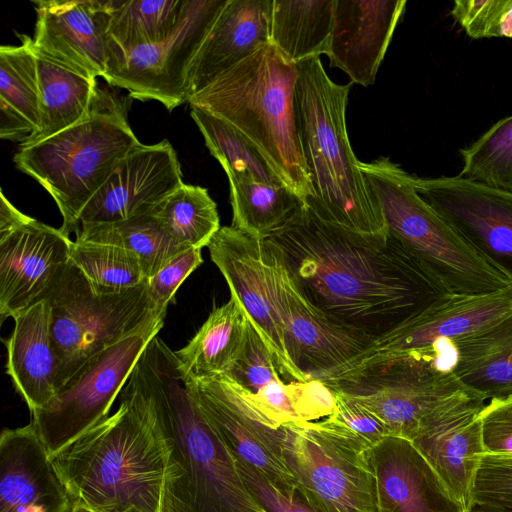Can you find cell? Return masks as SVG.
Segmentation results:
<instances>
[{
	"label": "cell",
	"instance_id": "obj_1",
	"mask_svg": "<svg viewBox=\"0 0 512 512\" xmlns=\"http://www.w3.org/2000/svg\"><path fill=\"white\" fill-rule=\"evenodd\" d=\"M264 241L315 309L371 340L449 295L390 233L346 230L305 204Z\"/></svg>",
	"mask_w": 512,
	"mask_h": 512
},
{
	"label": "cell",
	"instance_id": "obj_2",
	"mask_svg": "<svg viewBox=\"0 0 512 512\" xmlns=\"http://www.w3.org/2000/svg\"><path fill=\"white\" fill-rule=\"evenodd\" d=\"M110 416L53 455L69 492L95 512H176L184 473L137 363Z\"/></svg>",
	"mask_w": 512,
	"mask_h": 512
},
{
	"label": "cell",
	"instance_id": "obj_3",
	"mask_svg": "<svg viewBox=\"0 0 512 512\" xmlns=\"http://www.w3.org/2000/svg\"><path fill=\"white\" fill-rule=\"evenodd\" d=\"M296 105L304 162L312 185L305 203L323 220L364 235L389 233L348 137L346 108L353 83L338 84L320 58L297 64Z\"/></svg>",
	"mask_w": 512,
	"mask_h": 512
},
{
	"label": "cell",
	"instance_id": "obj_4",
	"mask_svg": "<svg viewBox=\"0 0 512 512\" xmlns=\"http://www.w3.org/2000/svg\"><path fill=\"white\" fill-rule=\"evenodd\" d=\"M297 80V64L266 43L192 95L188 103L243 134L305 204L312 197V185L299 136Z\"/></svg>",
	"mask_w": 512,
	"mask_h": 512
},
{
	"label": "cell",
	"instance_id": "obj_5",
	"mask_svg": "<svg viewBox=\"0 0 512 512\" xmlns=\"http://www.w3.org/2000/svg\"><path fill=\"white\" fill-rule=\"evenodd\" d=\"M137 365L184 473L176 512H268L192 397L175 352L157 335Z\"/></svg>",
	"mask_w": 512,
	"mask_h": 512
},
{
	"label": "cell",
	"instance_id": "obj_6",
	"mask_svg": "<svg viewBox=\"0 0 512 512\" xmlns=\"http://www.w3.org/2000/svg\"><path fill=\"white\" fill-rule=\"evenodd\" d=\"M140 144L124 103L97 87L88 114L71 127L34 145L19 148L13 161L54 199L70 235L80 215L120 160Z\"/></svg>",
	"mask_w": 512,
	"mask_h": 512
},
{
	"label": "cell",
	"instance_id": "obj_7",
	"mask_svg": "<svg viewBox=\"0 0 512 512\" xmlns=\"http://www.w3.org/2000/svg\"><path fill=\"white\" fill-rule=\"evenodd\" d=\"M359 167L389 233L449 294L483 295L512 284L417 193L400 165L380 157L359 160Z\"/></svg>",
	"mask_w": 512,
	"mask_h": 512
},
{
	"label": "cell",
	"instance_id": "obj_8",
	"mask_svg": "<svg viewBox=\"0 0 512 512\" xmlns=\"http://www.w3.org/2000/svg\"><path fill=\"white\" fill-rule=\"evenodd\" d=\"M51 306V335L58 358L57 392L93 356L154 315L147 281L114 294H98L71 263L44 297Z\"/></svg>",
	"mask_w": 512,
	"mask_h": 512
},
{
	"label": "cell",
	"instance_id": "obj_9",
	"mask_svg": "<svg viewBox=\"0 0 512 512\" xmlns=\"http://www.w3.org/2000/svg\"><path fill=\"white\" fill-rule=\"evenodd\" d=\"M370 448L328 417L284 426L296 494L317 512H375Z\"/></svg>",
	"mask_w": 512,
	"mask_h": 512
},
{
	"label": "cell",
	"instance_id": "obj_10",
	"mask_svg": "<svg viewBox=\"0 0 512 512\" xmlns=\"http://www.w3.org/2000/svg\"><path fill=\"white\" fill-rule=\"evenodd\" d=\"M166 312L154 315L133 332L91 359L42 409L31 423L50 457L108 417L137 361L164 324Z\"/></svg>",
	"mask_w": 512,
	"mask_h": 512
},
{
	"label": "cell",
	"instance_id": "obj_11",
	"mask_svg": "<svg viewBox=\"0 0 512 512\" xmlns=\"http://www.w3.org/2000/svg\"><path fill=\"white\" fill-rule=\"evenodd\" d=\"M227 0H186L174 31L163 41L109 53L105 81L132 99L155 100L168 111L188 101L190 65Z\"/></svg>",
	"mask_w": 512,
	"mask_h": 512
},
{
	"label": "cell",
	"instance_id": "obj_12",
	"mask_svg": "<svg viewBox=\"0 0 512 512\" xmlns=\"http://www.w3.org/2000/svg\"><path fill=\"white\" fill-rule=\"evenodd\" d=\"M184 380L229 453L250 465L285 495L296 494L294 478L282 451L284 426L271 420L225 374Z\"/></svg>",
	"mask_w": 512,
	"mask_h": 512
},
{
	"label": "cell",
	"instance_id": "obj_13",
	"mask_svg": "<svg viewBox=\"0 0 512 512\" xmlns=\"http://www.w3.org/2000/svg\"><path fill=\"white\" fill-rule=\"evenodd\" d=\"M208 249L234 297L274 355L282 374L291 381L309 380L293 363L286 345L274 278L272 253L260 239L232 226L214 235Z\"/></svg>",
	"mask_w": 512,
	"mask_h": 512
},
{
	"label": "cell",
	"instance_id": "obj_14",
	"mask_svg": "<svg viewBox=\"0 0 512 512\" xmlns=\"http://www.w3.org/2000/svg\"><path fill=\"white\" fill-rule=\"evenodd\" d=\"M417 193L512 283V194L461 176L420 178Z\"/></svg>",
	"mask_w": 512,
	"mask_h": 512
},
{
	"label": "cell",
	"instance_id": "obj_15",
	"mask_svg": "<svg viewBox=\"0 0 512 512\" xmlns=\"http://www.w3.org/2000/svg\"><path fill=\"white\" fill-rule=\"evenodd\" d=\"M486 400L464 389L422 421L412 443L427 461L448 495L465 512L483 456L480 412Z\"/></svg>",
	"mask_w": 512,
	"mask_h": 512
},
{
	"label": "cell",
	"instance_id": "obj_16",
	"mask_svg": "<svg viewBox=\"0 0 512 512\" xmlns=\"http://www.w3.org/2000/svg\"><path fill=\"white\" fill-rule=\"evenodd\" d=\"M464 389L453 370L433 361H407L372 379L335 390L373 412L389 436L412 441L424 418Z\"/></svg>",
	"mask_w": 512,
	"mask_h": 512
},
{
	"label": "cell",
	"instance_id": "obj_17",
	"mask_svg": "<svg viewBox=\"0 0 512 512\" xmlns=\"http://www.w3.org/2000/svg\"><path fill=\"white\" fill-rule=\"evenodd\" d=\"M512 313V284L483 295H447L391 332L372 340L340 365L352 367L426 350L437 341H457L480 333Z\"/></svg>",
	"mask_w": 512,
	"mask_h": 512
},
{
	"label": "cell",
	"instance_id": "obj_18",
	"mask_svg": "<svg viewBox=\"0 0 512 512\" xmlns=\"http://www.w3.org/2000/svg\"><path fill=\"white\" fill-rule=\"evenodd\" d=\"M183 183L177 153L167 139L140 143L120 160L85 206L79 227L150 214Z\"/></svg>",
	"mask_w": 512,
	"mask_h": 512
},
{
	"label": "cell",
	"instance_id": "obj_19",
	"mask_svg": "<svg viewBox=\"0 0 512 512\" xmlns=\"http://www.w3.org/2000/svg\"><path fill=\"white\" fill-rule=\"evenodd\" d=\"M72 240L30 217L0 234V316L13 317L44 299L70 262Z\"/></svg>",
	"mask_w": 512,
	"mask_h": 512
},
{
	"label": "cell",
	"instance_id": "obj_20",
	"mask_svg": "<svg viewBox=\"0 0 512 512\" xmlns=\"http://www.w3.org/2000/svg\"><path fill=\"white\" fill-rule=\"evenodd\" d=\"M33 48L96 79L109 62V0H39Z\"/></svg>",
	"mask_w": 512,
	"mask_h": 512
},
{
	"label": "cell",
	"instance_id": "obj_21",
	"mask_svg": "<svg viewBox=\"0 0 512 512\" xmlns=\"http://www.w3.org/2000/svg\"><path fill=\"white\" fill-rule=\"evenodd\" d=\"M271 253L289 355L307 378L320 380L362 353L372 340L334 325L315 309Z\"/></svg>",
	"mask_w": 512,
	"mask_h": 512
},
{
	"label": "cell",
	"instance_id": "obj_22",
	"mask_svg": "<svg viewBox=\"0 0 512 512\" xmlns=\"http://www.w3.org/2000/svg\"><path fill=\"white\" fill-rule=\"evenodd\" d=\"M72 499L30 422L0 436V512H68Z\"/></svg>",
	"mask_w": 512,
	"mask_h": 512
},
{
	"label": "cell",
	"instance_id": "obj_23",
	"mask_svg": "<svg viewBox=\"0 0 512 512\" xmlns=\"http://www.w3.org/2000/svg\"><path fill=\"white\" fill-rule=\"evenodd\" d=\"M406 0H335L334 26L326 56L351 83L373 85Z\"/></svg>",
	"mask_w": 512,
	"mask_h": 512
},
{
	"label": "cell",
	"instance_id": "obj_24",
	"mask_svg": "<svg viewBox=\"0 0 512 512\" xmlns=\"http://www.w3.org/2000/svg\"><path fill=\"white\" fill-rule=\"evenodd\" d=\"M375 512H465L412 441L386 436L369 449Z\"/></svg>",
	"mask_w": 512,
	"mask_h": 512
},
{
	"label": "cell",
	"instance_id": "obj_25",
	"mask_svg": "<svg viewBox=\"0 0 512 512\" xmlns=\"http://www.w3.org/2000/svg\"><path fill=\"white\" fill-rule=\"evenodd\" d=\"M271 7L272 0H227L190 65L188 99L269 43Z\"/></svg>",
	"mask_w": 512,
	"mask_h": 512
},
{
	"label": "cell",
	"instance_id": "obj_26",
	"mask_svg": "<svg viewBox=\"0 0 512 512\" xmlns=\"http://www.w3.org/2000/svg\"><path fill=\"white\" fill-rule=\"evenodd\" d=\"M12 318L13 330L4 340L6 372L33 413L57 393L58 358L51 335V306L42 299Z\"/></svg>",
	"mask_w": 512,
	"mask_h": 512
},
{
	"label": "cell",
	"instance_id": "obj_27",
	"mask_svg": "<svg viewBox=\"0 0 512 512\" xmlns=\"http://www.w3.org/2000/svg\"><path fill=\"white\" fill-rule=\"evenodd\" d=\"M33 51L39 83V127L19 148L41 142L82 120L91 109L98 87L96 79Z\"/></svg>",
	"mask_w": 512,
	"mask_h": 512
},
{
	"label": "cell",
	"instance_id": "obj_28",
	"mask_svg": "<svg viewBox=\"0 0 512 512\" xmlns=\"http://www.w3.org/2000/svg\"><path fill=\"white\" fill-rule=\"evenodd\" d=\"M0 47V137L23 143L39 127V83L32 38Z\"/></svg>",
	"mask_w": 512,
	"mask_h": 512
},
{
	"label": "cell",
	"instance_id": "obj_29",
	"mask_svg": "<svg viewBox=\"0 0 512 512\" xmlns=\"http://www.w3.org/2000/svg\"><path fill=\"white\" fill-rule=\"evenodd\" d=\"M455 344L454 373L464 387L486 401L512 397V313Z\"/></svg>",
	"mask_w": 512,
	"mask_h": 512
},
{
	"label": "cell",
	"instance_id": "obj_30",
	"mask_svg": "<svg viewBox=\"0 0 512 512\" xmlns=\"http://www.w3.org/2000/svg\"><path fill=\"white\" fill-rule=\"evenodd\" d=\"M248 316L234 298L215 308L183 348L174 351L184 378L226 374L238 357Z\"/></svg>",
	"mask_w": 512,
	"mask_h": 512
},
{
	"label": "cell",
	"instance_id": "obj_31",
	"mask_svg": "<svg viewBox=\"0 0 512 512\" xmlns=\"http://www.w3.org/2000/svg\"><path fill=\"white\" fill-rule=\"evenodd\" d=\"M335 0H272L269 43L298 64L327 54Z\"/></svg>",
	"mask_w": 512,
	"mask_h": 512
},
{
	"label": "cell",
	"instance_id": "obj_32",
	"mask_svg": "<svg viewBox=\"0 0 512 512\" xmlns=\"http://www.w3.org/2000/svg\"><path fill=\"white\" fill-rule=\"evenodd\" d=\"M230 187L232 227L266 239L282 228L304 204L285 185L259 182L247 174L226 172Z\"/></svg>",
	"mask_w": 512,
	"mask_h": 512
},
{
	"label": "cell",
	"instance_id": "obj_33",
	"mask_svg": "<svg viewBox=\"0 0 512 512\" xmlns=\"http://www.w3.org/2000/svg\"><path fill=\"white\" fill-rule=\"evenodd\" d=\"M186 0H109V53L165 40L176 28Z\"/></svg>",
	"mask_w": 512,
	"mask_h": 512
},
{
	"label": "cell",
	"instance_id": "obj_34",
	"mask_svg": "<svg viewBox=\"0 0 512 512\" xmlns=\"http://www.w3.org/2000/svg\"><path fill=\"white\" fill-rule=\"evenodd\" d=\"M76 240L113 245L135 254L147 279L173 256L187 249L178 244L150 213L128 220L81 225Z\"/></svg>",
	"mask_w": 512,
	"mask_h": 512
},
{
	"label": "cell",
	"instance_id": "obj_35",
	"mask_svg": "<svg viewBox=\"0 0 512 512\" xmlns=\"http://www.w3.org/2000/svg\"><path fill=\"white\" fill-rule=\"evenodd\" d=\"M151 214L186 248L208 246L221 228L217 205L208 190L201 186L181 184Z\"/></svg>",
	"mask_w": 512,
	"mask_h": 512
},
{
	"label": "cell",
	"instance_id": "obj_36",
	"mask_svg": "<svg viewBox=\"0 0 512 512\" xmlns=\"http://www.w3.org/2000/svg\"><path fill=\"white\" fill-rule=\"evenodd\" d=\"M191 117L225 173H242L262 183L285 185L260 151L229 123L197 107H191Z\"/></svg>",
	"mask_w": 512,
	"mask_h": 512
},
{
	"label": "cell",
	"instance_id": "obj_37",
	"mask_svg": "<svg viewBox=\"0 0 512 512\" xmlns=\"http://www.w3.org/2000/svg\"><path fill=\"white\" fill-rule=\"evenodd\" d=\"M70 261L98 294L119 293L147 281L139 258L117 246L75 239Z\"/></svg>",
	"mask_w": 512,
	"mask_h": 512
},
{
	"label": "cell",
	"instance_id": "obj_38",
	"mask_svg": "<svg viewBox=\"0 0 512 512\" xmlns=\"http://www.w3.org/2000/svg\"><path fill=\"white\" fill-rule=\"evenodd\" d=\"M460 153L459 176L512 194V115L496 122Z\"/></svg>",
	"mask_w": 512,
	"mask_h": 512
},
{
	"label": "cell",
	"instance_id": "obj_39",
	"mask_svg": "<svg viewBox=\"0 0 512 512\" xmlns=\"http://www.w3.org/2000/svg\"><path fill=\"white\" fill-rule=\"evenodd\" d=\"M450 14L473 39L512 37V0H456Z\"/></svg>",
	"mask_w": 512,
	"mask_h": 512
},
{
	"label": "cell",
	"instance_id": "obj_40",
	"mask_svg": "<svg viewBox=\"0 0 512 512\" xmlns=\"http://www.w3.org/2000/svg\"><path fill=\"white\" fill-rule=\"evenodd\" d=\"M473 507L512 512V456H483L472 487Z\"/></svg>",
	"mask_w": 512,
	"mask_h": 512
},
{
	"label": "cell",
	"instance_id": "obj_41",
	"mask_svg": "<svg viewBox=\"0 0 512 512\" xmlns=\"http://www.w3.org/2000/svg\"><path fill=\"white\" fill-rule=\"evenodd\" d=\"M200 248H187L173 256L147 279L149 300L156 310L167 311L183 281L202 264Z\"/></svg>",
	"mask_w": 512,
	"mask_h": 512
},
{
	"label": "cell",
	"instance_id": "obj_42",
	"mask_svg": "<svg viewBox=\"0 0 512 512\" xmlns=\"http://www.w3.org/2000/svg\"><path fill=\"white\" fill-rule=\"evenodd\" d=\"M335 391L334 412L328 417L362 440L369 447L379 442L389 432L384 423L368 408L342 391Z\"/></svg>",
	"mask_w": 512,
	"mask_h": 512
},
{
	"label": "cell",
	"instance_id": "obj_43",
	"mask_svg": "<svg viewBox=\"0 0 512 512\" xmlns=\"http://www.w3.org/2000/svg\"><path fill=\"white\" fill-rule=\"evenodd\" d=\"M479 418L485 453L512 456V397L489 400Z\"/></svg>",
	"mask_w": 512,
	"mask_h": 512
},
{
	"label": "cell",
	"instance_id": "obj_44",
	"mask_svg": "<svg viewBox=\"0 0 512 512\" xmlns=\"http://www.w3.org/2000/svg\"><path fill=\"white\" fill-rule=\"evenodd\" d=\"M232 458L246 487L268 512H317L297 494L285 495L250 465Z\"/></svg>",
	"mask_w": 512,
	"mask_h": 512
},
{
	"label": "cell",
	"instance_id": "obj_45",
	"mask_svg": "<svg viewBox=\"0 0 512 512\" xmlns=\"http://www.w3.org/2000/svg\"><path fill=\"white\" fill-rule=\"evenodd\" d=\"M0 234H4L26 222L30 217L20 212L5 197L3 191L0 193Z\"/></svg>",
	"mask_w": 512,
	"mask_h": 512
},
{
	"label": "cell",
	"instance_id": "obj_46",
	"mask_svg": "<svg viewBox=\"0 0 512 512\" xmlns=\"http://www.w3.org/2000/svg\"><path fill=\"white\" fill-rule=\"evenodd\" d=\"M68 512H95L79 499H72V505Z\"/></svg>",
	"mask_w": 512,
	"mask_h": 512
},
{
	"label": "cell",
	"instance_id": "obj_47",
	"mask_svg": "<svg viewBox=\"0 0 512 512\" xmlns=\"http://www.w3.org/2000/svg\"><path fill=\"white\" fill-rule=\"evenodd\" d=\"M470 512H508L487 507H473Z\"/></svg>",
	"mask_w": 512,
	"mask_h": 512
},
{
	"label": "cell",
	"instance_id": "obj_48",
	"mask_svg": "<svg viewBox=\"0 0 512 512\" xmlns=\"http://www.w3.org/2000/svg\"><path fill=\"white\" fill-rule=\"evenodd\" d=\"M122 512H143V511L139 510V509H138L137 507H135V506H131V507H129L128 509H126V510H124V511H122Z\"/></svg>",
	"mask_w": 512,
	"mask_h": 512
}]
</instances>
